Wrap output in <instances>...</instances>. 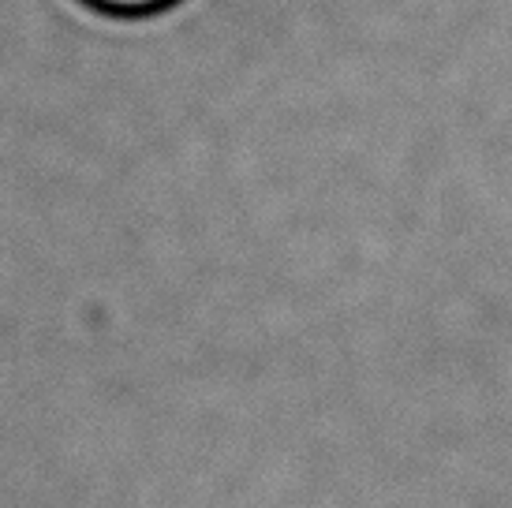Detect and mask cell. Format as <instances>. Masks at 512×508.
I'll return each instance as SVG.
<instances>
[{
	"mask_svg": "<svg viewBox=\"0 0 512 508\" xmlns=\"http://www.w3.org/2000/svg\"><path fill=\"white\" fill-rule=\"evenodd\" d=\"M83 4L113 15H146V12H157V8H169L172 0H83Z\"/></svg>",
	"mask_w": 512,
	"mask_h": 508,
	"instance_id": "1",
	"label": "cell"
}]
</instances>
